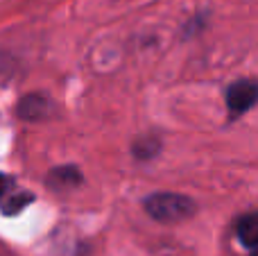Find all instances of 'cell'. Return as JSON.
I'll use <instances>...</instances> for the list:
<instances>
[{
  "mask_svg": "<svg viewBox=\"0 0 258 256\" xmlns=\"http://www.w3.org/2000/svg\"><path fill=\"white\" fill-rule=\"evenodd\" d=\"M143 209L152 220L163 225L183 222L197 213L195 200L181 193H152L143 200Z\"/></svg>",
  "mask_w": 258,
  "mask_h": 256,
  "instance_id": "6da1fadb",
  "label": "cell"
},
{
  "mask_svg": "<svg viewBox=\"0 0 258 256\" xmlns=\"http://www.w3.org/2000/svg\"><path fill=\"white\" fill-rule=\"evenodd\" d=\"M32 202H34V193L18 188V184L12 177L0 172V211L5 216H18Z\"/></svg>",
  "mask_w": 258,
  "mask_h": 256,
  "instance_id": "7a4b0ae2",
  "label": "cell"
},
{
  "mask_svg": "<svg viewBox=\"0 0 258 256\" xmlns=\"http://www.w3.org/2000/svg\"><path fill=\"white\" fill-rule=\"evenodd\" d=\"M256 98H258V86L254 80L247 77V80L233 82L227 89V109H229V113H231V118L245 116L256 104Z\"/></svg>",
  "mask_w": 258,
  "mask_h": 256,
  "instance_id": "3957f363",
  "label": "cell"
},
{
  "mask_svg": "<svg viewBox=\"0 0 258 256\" xmlns=\"http://www.w3.org/2000/svg\"><path fill=\"white\" fill-rule=\"evenodd\" d=\"M16 113L18 118L27 122H39V120H45L54 113V104L48 95L43 93H30L25 98L18 100V107H16Z\"/></svg>",
  "mask_w": 258,
  "mask_h": 256,
  "instance_id": "277c9868",
  "label": "cell"
},
{
  "mask_svg": "<svg viewBox=\"0 0 258 256\" xmlns=\"http://www.w3.org/2000/svg\"><path fill=\"white\" fill-rule=\"evenodd\" d=\"M236 238L249 256H256L258 247V218L256 213H245L236 220Z\"/></svg>",
  "mask_w": 258,
  "mask_h": 256,
  "instance_id": "5b68a950",
  "label": "cell"
},
{
  "mask_svg": "<svg viewBox=\"0 0 258 256\" xmlns=\"http://www.w3.org/2000/svg\"><path fill=\"white\" fill-rule=\"evenodd\" d=\"M82 184V172L77 166H57L48 172V186L52 190H73Z\"/></svg>",
  "mask_w": 258,
  "mask_h": 256,
  "instance_id": "8992f818",
  "label": "cell"
},
{
  "mask_svg": "<svg viewBox=\"0 0 258 256\" xmlns=\"http://www.w3.org/2000/svg\"><path fill=\"white\" fill-rule=\"evenodd\" d=\"M132 152H134V157H136V159H141V161H147V159L156 157V154L161 152V141L156 139V136H152V134L141 136V139L134 141Z\"/></svg>",
  "mask_w": 258,
  "mask_h": 256,
  "instance_id": "52a82bcc",
  "label": "cell"
}]
</instances>
